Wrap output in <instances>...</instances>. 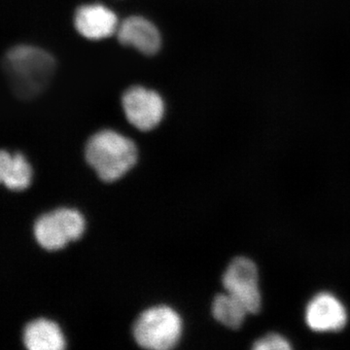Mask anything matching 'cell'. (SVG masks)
Listing matches in <instances>:
<instances>
[{
    "instance_id": "obj_7",
    "label": "cell",
    "mask_w": 350,
    "mask_h": 350,
    "mask_svg": "<svg viewBox=\"0 0 350 350\" xmlns=\"http://www.w3.org/2000/svg\"><path fill=\"white\" fill-rule=\"evenodd\" d=\"M306 321L315 332L340 331L347 324V310L333 295L320 293L306 306Z\"/></svg>"
},
{
    "instance_id": "obj_11",
    "label": "cell",
    "mask_w": 350,
    "mask_h": 350,
    "mask_svg": "<svg viewBox=\"0 0 350 350\" xmlns=\"http://www.w3.org/2000/svg\"><path fill=\"white\" fill-rule=\"evenodd\" d=\"M31 167L25 157L19 153H0V181L6 188L21 191L29 187Z\"/></svg>"
},
{
    "instance_id": "obj_3",
    "label": "cell",
    "mask_w": 350,
    "mask_h": 350,
    "mask_svg": "<svg viewBox=\"0 0 350 350\" xmlns=\"http://www.w3.org/2000/svg\"><path fill=\"white\" fill-rule=\"evenodd\" d=\"M181 319L170 306L144 310L133 324L135 342L146 349L165 350L175 347L181 335Z\"/></svg>"
},
{
    "instance_id": "obj_2",
    "label": "cell",
    "mask_w": 350,
    "mask_h": 350,
    "mask_svg": "<svg viewBox=\"0 0 350 350\" xmlns=\"http://www.w3.org/2000/svg\"><path fill=\"white\" fill-rule=\"evenodd\" d=\"M85 157L98 178L112 182L135 165L137 150L130 138L107 130L98 131L88 140Z\"/></svg>"
},
{
    "instance_id": "obj_4",
    "label": "cell",
    "mask_w": 350,
    "mask_h": 350,
    "mask_svg": "<svg viewBox=\"0 0 350 350\" xmlns=\"http://www.w3.org/2000/svg\"><path fill=\"white\" fill-rule=\"evenodd\" d=\"M84 230V218L79 211L57 208L36 219L33 236L44 250L54 251L62 250L69 241L79 239Z\"/></svg>"
},
{
    "instance_id": "obj_13",
    "label": "cell",
    "mask_w": 350,
    "mask_h": 350,
    "mask_svg": "<svg viewBox=\"0 0 350 350\" xmlns=\"http://www.w3.org/2000/svg\"><path fill=\"white\" fill-rule=\"evenodd\" d=\"M256 350H287L291 349V345L286 338L278 334H269L266 337L258 340L253 345Z\"/></svg>"
},
{
    "instance_id": "obj_8",
    "label": "cell",
    "mask_w": 350,
    "mask_h": 350,
    "mask_svg": "<svg viewBox=\"0 0 350 350\" xmlns=\"http://www.w3.org/2000/svg\"><path fill=\"white\" fill-rule=\"evenodd\" d=\"M75 25L80 34L92 40L109 38L118 29L116 15L100 4L80 7L75 14Z\"/></svg>"
},
{
    "instance_id": "obj_9",
    "label": "cell",
    "mask_w": 350,
    "mask_h": 350,
    "mask_svg": "<svg viewBox=\"0 0 350 350\" xmlns=\"http://www.w3.org/2000/svg\"><path fill=\"white\" fill-rule=\"evenodd\" d=\"M118 39L145 55H154L161 47V36L155 25L142 17H130L119 25Z\"/></svg>"
},
{
    "instance_id": "obj_6",
    "label": "cell",
    "mask_w": 350,
    "mask_h": 350,
    "mask_svg": "<svg viewBox=\"0 0 350 350\" xmlns=\"http://www.w3.org/2000/svg\"><path fill=\"white\" fill-rule=\"evenodd\" d=\"M129 122L140 131H150L162 121L165 105L156 92L142 87H133L122 98Z\"/></svg>"
},
{
    "instance_id": "obj_10",
    "label": "cell",
    "mask_w": 350,
    "mask_h": 350,
    "mask_svg": "<svg viewBox=\"0 0 350 350\" xmlns=\"http://www.w3.org/2000/svg\"><path fill=\"white\" fill-rule=\"evenodd\" d=\"M23 340L29 350H61L66 345L59 327L44 319L33 320L25 325Z\"/></svg>"
},
{
    "instance_id": "obj_1",
    "label": "cell",
    "mask_w": 350,
    "mask_h": 350,
    "mask_svg": "<svg viewBox=\"0 0 350 350\" xmlns=\"http://www.w3.org/2000/svg\"><path fill=\"white\" fill-rule=\"evenodd\" d=\"M54 57L33 46H16L7 52L3 70L16 96L29 100L42 93L54 75Z\"/></svg>"
},
{
    "instance_id": "obj_5",
    "label": "cell",
    "mask_w": 350,
    "mask_h": 350,
    "mask_svg": "<svg viewBox=\"0 0 350 350\" xmlns=\"http://www.w3.org/2000/svg\"><path fill=\"white\" fill-rule=\"evenodd\" d=\"M227 293L238 299L250 313L261 308V293L258 284L256 265L245 257L232 260L222 278Z\"/></svg>"
},
{
    "instance_id": "obj_12",
    "label": "cell",
    "mask_w": 350,
    "mask_h": 350,
    "mask_svg": "<svg viewBox=\"0 0 350 350\" xmlns=\"http://www.w3.org/2000/svg\"><path fill=\"white\" fill-rule=\"evenodd\" d=\"M247 310L231 294H220L215 297L213 303L214 319L223 325L231 329H238L243 325Z\"/></svg>"
}]
</instances>
